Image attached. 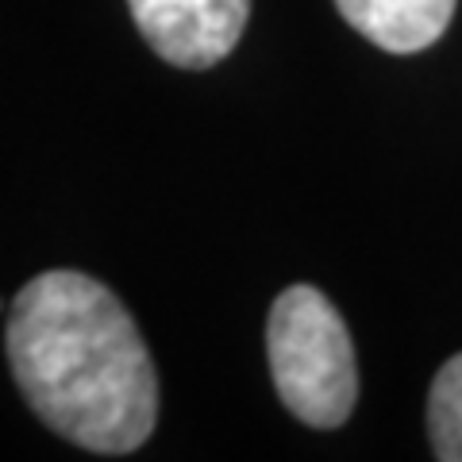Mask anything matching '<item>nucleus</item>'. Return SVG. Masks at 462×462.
I'll return each instance as SVG.
<instances>
[{
	"mask_svg": "<svg viewBox=\"0 0 462 462\" xmlns=\"http://www.w3.org/2000/svg\"><path fill=\"white\" fill-rule=\"evenodd\" d=\"M428 439L439 462H462V355L447 358L431 382Z\"/></svg>",
	"mask_w": 462,
	"mask_h": 462,
	"instance_id": "nucleus-5",
	"label": "nucleus"
},
{
	"mask_svg": "<svg viewBox=\"0 0 462 462\" xmlns=\"http://www.w3.org/2000/svg\"><path fill=\"white\" fill-rule=\"evenodd\" d=\"M8 366L32 412L93 455H132L158 420V374L132 312L78 270L27 282L8 312Z\"/></svg>",
	"mask_w": 462,
	"mask_h": 462,
	"instance_id": "nucleus-1",
	"label": "nucleus"
},
{
	"mask_svg": "<svg viewBox=\"0 0 462 462\" xmlns=\"http://www.w3.org/2000/svg\"><path fill=\"white\" fill-rule=\"evenodd\" d=\"M158 58L178 69H212L236 51L251 0H127Z\"/></svg>",
	"mask_w": 462,
	"mask_h": 462,
	"instance_id": "nucleus-3",
	"label": "nucleus"
},
{
	"mask_svg": "<svg viewBox=\"0 0 462 462\" xmlns=\"http://www.w3.org/2000/svg\"><path fill=\"white\" fill-rule=\"evenodd\" d=\"M339 16L389 54L428 51L455 16V0H336Z\"/></svg>",
	"mask_w": 462,
	"mask_h": 462,
	"instance_id": "nucleus-4",
	"label": "nucleus"
},
{
	"mask_svg": "<svg viewBox=\"0 0 462 462\" xmlns=\"http://www.w3.org/2000/svg\"><path fill=\"white\" fill-rule=\"evenodd\" d=\"M273 389L309 428H339L358 401V366L336 305L312 285L278 293L266 324Z\"/></svg>",
	"mask_w": 462,
	"mask_h": 462,
	"instance_id": "nucleus-2",
	"label": "nucleus"
}]
</instances>
